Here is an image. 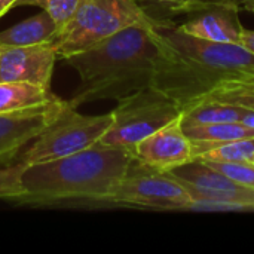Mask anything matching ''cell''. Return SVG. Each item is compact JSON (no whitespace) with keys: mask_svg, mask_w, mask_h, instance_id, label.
<instances>
[{"mask_svg":"<svg viewBox=\"0 0 254 254\" xmlns=\"http://www.w3.org/2000/svg\"><path fill=\"white\" fill-rule=\"evenodd\" d=\"M156 24L127 27L86 51L65 57L80 79L67 101L73 107L98 100L119 101L155 86L162 55Z\"/></svg>","mask_w":254,"mask_h":254,"instance_id":"1","label":"cell"},{"mask_svg":"<svg viewBox=\"0 0 254 254\" xmlns=\"http://www.w3.org/2000/svg\"><path fill=\"white\" fill-rule=\"evenodd\" d=\"M156 30L162 55L155 88L176 100L182 112L204 100L220 82L254 73V54L240 43L198 39L162 19Z\"/></svg>","mask_w":254,"mask_h":254,"instance_id":"2","label":"cell"},{"mask_svg":"<svg viewBox=\"0 0 254 254\" xmlns=\"http://www.w3.org/2000/svg\"><path fill=\"white\" fill-rule=\"evenodd\" d=\"M134 152L94 144L64 158L27 165L22 174L27 205H98L124 179Z\"/></svg>","mask_w":254,"mask_h":254,"instance_id":"3","label":"cell"},{"mask_svg":"<svg viewBox=\"0 0 254 254\" xmlns=\"http://www.w3.org/2000/svg\"><path fill=\"white\" fill-rule=\"evenodd\" d=\"M137 0H79L71 19L51 40L58 58L89 49L115 33L137 24H156Z\"/></svg>","mask_w":254,"mask_h":254,"instance_id":"4","label":"cell"},{"mask_svg":"<svg viewBox=\"0 0 254 254\" xmlns=\"http://www.w3.org/2000/svg\"><path fill=\"white\" fill-rule=\"evenodd\" d=\"M110 124L112 112L83 115L67 100H63L48 125L33 140L31 146L24 153L18 155V161L31 165L82 152L97 144Z\"/></svg>","mask_w":254,"mask_h":254,"instance_id":"5","label":"cell"},{"mask_svg":"<svg viewBox=\"0 0 254 254\" xmlns=\"http://www.w3.org/2000/svg\"><path fill=\"white\" fill-rule=\"evenodd\" d=\"M180 115V104L161 89H140L118 101L112 110V124L97 144L134 150L141 140Z\"/></svg>","mask_w":254,"mask_h":254,"instance_id":"6","label":"cell"},{"mask_svg":"<svg viewBox=\"0 0 254 254\" xmlns=\"http://www.w3.org/2000/svg\"><path fill=\"white\" fill-rule=\"evenodd\" d=\"M192 202L189 190L171 171H159L134 158L124 179L98 205L185 211Z\"/></svg>","mask_w":254,"mask_h":254,"instance_id":"7","label":"cell"},{"mask_svg":"<svg viewBox=\"0 0 254 254\" xmlns=\"http://www.w3.org/2000/svg\"><path fill=\"white\" fill-rule=\"evenodd\" d=\"M171 173L189 190L192 211H254V189L235 183L199 159Z\"/></svg>","mask_w":254,"mask_h":254,"instance_id":"8","label":"cell"},{"mask_svg":"<svg viewBox=\"0 0 254 254\" xmlns=\"http://www.w3.org/2000/svg\"><path fill=\"white\" fill-rule=\"evenodd\" d=\"M58 55L51 42L27 46H0V82H27L51 89Z\"/></svg>","mask_w":254,"mask_h":254,"instance_id":"9","label":"cell"},{"mask_svg":"<svg viewBox=\"0 0 254 254\" xmlns=\"http://www.w3.org/2000/svg\"><path fill=\"white\" fill-rule=\"evenodd\" d=\"M132 152L141 164L159 171H173L190 162L192 141L183 131L182 115L141 140Z\"/></svg>","mask_w":254,"mask_h":254,"instance_id":"10","label":"cell"},{"mask_svg":"<svg viewBox=\"0 0 254 254\" xmlns=\"http://www.w3.org/2000/svg\"><path fill=\"white\" fill-rule=\"evenodd\" d=\"M63 100L45 107L0 115V165H7L48 125Z\"/></svg>","mask_w":254,"mask_h":254,"instance_id":"11","label":"cell"},{"mask_svg":"<svg viewBox=\"0 0 254 254\" xmlns=\"http://www.w3.org/2000/svg\"><path fill=\"white\" fill-rule=\"evenodd\" d=\"M237 9L231 4H222L220 9L190 19L180 27L182 31L210 42L219 43H240L243 27L235 16Z\"/></svg>","mask_w":254,"mask_h":254,"instance_id":"12","label":"cell"},{"mask_svg":"<svg viewBox=\"0 0 254 254\" xmlns=\"http://www.w3.org/2000/svg\"><path fill=\"white\" fill-rule=\"evenodd\" d=\"M60 100L51 89L27 82H0V115L45 107Z\"/></svg>","mask_w":254,"mask_h":254,"instance_id":"13","label":"cell"},{"mask_svg":"<svg viewBox=\"0 0 254 254\" xmlns=\"http://www.w3.org/2000/svg\"><path fill=\"white\" fill-rule=\"evenodd\" d=\"M57 31L55 21L45 10H40L0 31V46H27L51 42Z\"/></svg>","mask_w":254,"mask_h":254,"instance_id":"14","label":"cell"},{"mask_svg":"<svg viewBox=\"0 0 254 254\" xmlns=\"http://www.w3.org/2000/svg\"><path fill=\"white\" fill-rule=\"evenodd\" d=\"M254 155L253 138H240L222 143L192 141V158L216 162H243L252 161Z\"/></svg>","mask_w":254,"mask_h":254,"instance_id":"15","label":"cell"},{"mask_svg":"<svg viewBox=\"0 0 254 254\" xmlns=\"http://www.w3.org/2000/svg\"><path fill=\"white\" fill-rule=\"evenodd\" d=\"M246 107L220 103L216 100H201L182 112L183 125H204L216 122H240Z\"/></svg>","mask_w":254,"mask_h":254,"instance_id":"16","label":"cell"},{"mask_svg":"<svg viewBox=\"0 0 254 254\" xmlns=\"http://www.w3.org/2000/svg\"><path fill=\"white\" fill-rule=\"evenodd\" d=\"M183 125V124H182ZM185 134L190 141L222 143L240 138H253L254 129L243 122H216L204 125H183Z\"/></svg>","mask_w":254,"mask_h":254,"instance_id":"17","label":"cell"},{"mask_svg":"<svg viewBox=\"0 0 254 254\" xmlns=\"http://www.w3.org/2000/svg\"><path fill=\"white\" fill-rule=\"evenodd\" d=\"M205 98L254 110V73L220 82Z\"/></svg>","mask_w":254,"mask_h":254,"instance_id":"18","label":"cell"},{"mask_svg":"<svg viewBox=\"0 0 254 254\" xmlns=\"http://www.w3.org/2000/svg\"><path fill=\"white\" fill-rule=\"evenodd\" d=\"M27 165L21 161L0 167V199L18 201L25 195L22 174Z\"/></svg>","mask_w":254,"mask_h":254,"instance_id":"19","label":"cell"},{"mask_svg":"<svg viewBox=\"0 0 254 254\" xmlns=\"http://www.w3.org/2000/svg\"><path fill=\"white\" fill-rule=\"evenodd\" d=\"M79 0H18L15 6H36L45 10L61 30L73 16Z\"/></svg>","mask_w":254,"mask_h":254,"instance_id":"20","label":"cell"},{"mask_svg":"<svg viewBox=\"0 0 254 254\" xmlns=\"http://www.w3.org/2000/svg\"><path fill=\"white\" fill-rule=\"evenodd\" d=\"M201 161V159H199ZM211 168L220 171L235 183L254 189V162L243 161V162H216V161H202Z\"/></svg>","mask_w":254,"mask_h":254,"instance_id":"21","label":"cell"},{"mask_svg":"<svg viewBox=\"0 0 254 254\" xmlns=\"http://www.w3.org/2000/svg\"><path fill=\"white\" fill-rule=\"evenodd\" d=\"M159 3L168 4L176 12H198L210 7V3L204 0H156Z\"/></svg>","mask_w":254,"mask_h":254,"instance_id":"22","label":"cell"},{"mask_svg":"<svg viewBox=\"0 0 254 254\" xmlns=\"http://www.w3.org/2000/svg\"><path fill=\"white\" fill-rule=\"evenodd\" d=\"M240 45H243L247 51L254 54V30H247V28L241 30Z\"/></svg>","mask_w":254,"mask_h":254,"instance_id":"23","label":"cell"},{"mask_svg":"<svg viewBox=\"0 0 254 254\" xmlns=\"http://www.w3.org/2000/svg\"><path fill=\"white\" fill-rule=\"evenodd\" d=\"M229 3L235 9H246L254 12V0H229Z\"/></svg>","mask_w":254,"mask_h":254,"instance_id":"24","label":"cell"},{"mask_svg":"<svg viewBox=\"0 0 254 254\" xmlns=\"http://www.w3.org/2000/svg\"><path fill=\"white\" fill-rule=\"evenodd\" d=\"M240 122H243V124L247 125L249 128L254 129V110L246 109V112H244V115H243V118H241Z\"/></svg>","mask_w":254,"mask_h":254,"instance_id":"25","label":"cell"},{"mask_svg":"<svg viewBox=\"0 0 254 254\" xmlns=\"http://www.w3.org/2000/svg\"><path fill=\"white\" fill-rule=\"evenodd\" d=\"M18 0H0V18L12 7H15Z\"/></svg>","mask_w":254,"mask_h":254,"instance_id":"26","label":"cell"},{"mask_svg":"<svg viewBox=\"0 0 254 254\" xmlns=\"http://www.w3.org/2000/svg\"><path fill=\"white\" fill-rule=\"evenodd\" d=\"M252 162H254V155H253V158H252Z\"/></svg>","mask_w":254,"mask_h":254,"instance_id":"27","label":"cell"},{"mask_svg":"<svg viewBox=\"0 0 254 254\" xmlns=\"http://www.w3.org/2000/svg\"><path fill=\"white\" fill-rule=\"evenodd\" d=\"M225 1H226V3H229V0H225ZM229 4H231V3H229Z\"/></svg>","mask_w":254,"mask_h":254,"instance_id":"28","label":"cell"}]
</instances>
